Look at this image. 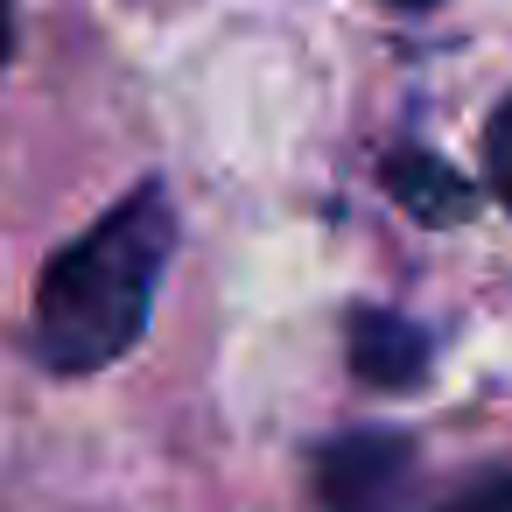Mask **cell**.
<instances>
[{"label":"cell","instance_id":"6da1fadb","mask_svg":"<svg viewBox=\"0 0 512 512\" xmlns=\"http://www.w3.org/2000/svg\"><path fill=\"white\" fill-rule=\"evenodd\" d=\"M176 253V211L162 183H141L85 239H71L36 288V358L50 372H99L148 330L162 267Z\"/></svg>","mask_w":512,"mask_h":512},{"label":"cell","instance_id":"7a4b0ae2","mask_svg":"<svg viewBox=\"0 0 512 512\" xmlns=\"http://www.w3.org/2000/svg\"><path fill=\"white\" fill-rule=\"evenodd\" d=\"M323 512H414V442L393 428L337 435L316 456Z\"/></svg>","mask_w":512,"mask_h":512},{"label":"cell","instance_id":"3957f363","mask_svg":"<svg viewBox=\"0 0 512 512\" xmlns=\"http://www.w3.org/2000/svg\"><path fill=\"white\" fill-rule=\"evenodd\" d=\"M344 344H351V372H358L365 386L400 393V386H414V379L428 372V337H421L407 316H393V309H358V316L344 323Z\"/></svg>","mask_w":512,"mask_h":512},{"label":"cell","instance_id":"277c9868","mask_svg":"<svg viewBox=\"0 0 512 512\" xmlns=\"http://www.w3.org/2000/svg\"><path fill=\"white\" fill-rule=\"evenodd\" d=\"M386 190H393V204H407L421 225H449V218H463L470 211V183L449 169V162H435V155H421V148H407V155H386Z\"/></svg>","mask_w":512,"mask_h":512},{"label":"cell","instance_id":"5b68a950","mask_svg":"<svg viewBox=\"0 0 512 512\" xmlns=\"http://www.w3.org/2000/svg\"><path fill=\"white\" fill-rule=\"evenodd\" d=\"M484 169H491V183H498V197H505V211H512V99L491 113V134H484Z\"/></svg>","mask_w":512,"mask_h":512},{"label":"cell","instance_id":"8992f818","mask_svg":"<svg viewBox=\"0 0 512 512\" xmlns=\"http://www.w3.org/2000/svg\"><path fill=\"white\" fill-rule=\"evenodd\" d=\"M449 512H512V470H498V477H484V484H470Z\"/></svg>","mask_w":512,"mask_h":512},{"label":"cell","instance_id":"52a82bcc","mask_svg":"<svg viewBox=\"0 0 512 512\" xmlns=\"http://www.w3.org/2000/svg\"><path fill=\"white\" fill-rule=\"evenodd\" d=\"M8 43H15V0H0V64H8Z\"/></svg>","mask_w":512,"mask_h":512},{"label":"cell","instance_id":"ba28073f","mask_svg":"<svg viewBox=\"0 0 512 512\" xmlns=\"http://www.w3.org/2000/svg\"><path fill=\"white\" fill-rule=\"evenodd\" d=\"M407 8H428V0H407Z\"/></svg>","mask_w":512,"mask_h":512}]
</instances>
